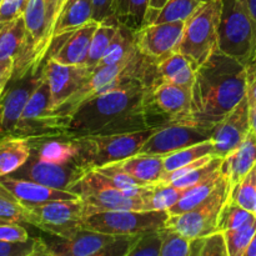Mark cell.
<instances>
[{
	"label": "cell",
	"mask_w": 256,
	"mask_h": 256,
	"mask_svg": "<svg viewBox=\"0 0 256 256\" xmlns=\"http://www.w3.org/2000/svg\"><path fill=\"white\" fill-rule=\"evenodd\" d=\"M245 96V64L218 49L198 68L192 86V112L188 118L215 126Z\"/></svg>",
	"instance_id": "cell-1"
},
{
	"label": "cell",
	"mask_w": 256,
	"mask_h": 256,
	"mask_svg": "<svg viewBox=\"0 0 256 256\" xmlns=\"http://www.w3.org/2000/svg\"><path fill=\"white\" fill-rule=\"evenodd\" d=\"M152 100V86L144 82H134L98 95L70 115L62 138L95 134L105 125L144 108Z\"/></svg>",
	"instance_id": "cell-2"
},
{
	"label": "cell",
	"mask_w": 256,
	"mask_h": 256,
	"mask_svg": "<svg viewBox=\"0 0 256 256\" xmlns=\"http://www.w3.org/2000/svg\"><path fill=\"white\" fill-rule=\"evenodd\" d=\"M159 128L116 134H88L68 139H72L76 144V162L88 169H95L138 154Z\"/></svg>",
	"instance_id": "cell-3"
},
{
	"label": "cell",
	"mask_w": 256,
	"mask_h": 256,
	"mask_svg": "<svg viewBox=\"0 0 256 256\" xmlns=\"http://www.w3.org/2000/svg\"><path fill=\"white\" fill-rule=\"evenodd\" d=\"M222 0L200 2L195 12L185 20L182 39L176 50L186 55L198 66L204 64L219 49V26Z\"/></svg>",
	"instance_id": "cell-4"
},
{
	"label": "cell",
	"mask_w": 256,
	"mask_h": 256,
	"mask_svg": "<svg viewBox=\"0 0 256 256\" xmlns=\"http://www.w3.org/2000/svg\"><path fill=\"white\" fill-rule=\"evenodd\" d=\"M219 50L246 62L256 50V22L246 0H222Z\"/></svg>",
	"instance_id": "cell-5"
},
{
	"label": "cell",
	"mask_w": 256,
	"mask_h": 256,
	"mask_svg": "<svg viewBox=\"0 0 256 256\" xmlns=\"http://www.w3.org/2000/svg\"><path fill=\"white\" fill-rule=\"evenodd\" d=\"M166 210H106L89 215L84 229L112 235H139L165 226Z\"/></svg>",
	"instance_id": "cell-6"
},
{
	"label": "cell",
	"mask_w": 256,
	"mask_h": 256,
	"mask_svg": "<svg viewBox=\"0 0 256 256\" xmlns=\"http://www.w3.org/2000/svg\"><path fill=\"white\" fill-rule=\"evenodd\" d=\"M32 214V225L60 239H70L84 229L89 215L88 205L80 198L72 200H52L28 206Z\"/></svg>",
	"instance_id": "cell-7"
},
{
	"label": "cell",
	"mask_w": 256,
	"mask_h": 256,
	"mask_svg": "<svg viewBox=\"0 0 256 256\" xmlns=\"http://www.w3.org/2000/svg\"><path fill=\"white\" fill-rule=\"evenodd\" d=\"M70 192L84 200L89 215L106 210H148L144 199L129 196L122 189L110 184L95 169H90L78 180L70 188Z\"/></svg>",
	"instance_id": "cell-8"
},
{
	"label": "cell",
	"mask_w": 256,
	"mask_h": 256,
	"mask_svg": "<svg viewBox=\"0 0 256 256\" xmlns=\"http://www.w3.org/2000/svg\"><path fill=\"white\" fill-rule=\"evenodd\" d=\"M138 235H112L82 229L70 239L50 242L54 256H128Z\"/></svg>",
	"instance_id": "cell-9"
},
{
	"label": "cell",
	"mask_w": 256,
	"mask_h": 256,
	"mask_svg": "<svg viewBox=\"0 0 256 256\" xmlns=\"http://www.w3.org/2000/svg\"><path fill=\"white\" fill-rule=\"evenodd\" d=\"M214 128L212 125L195 122L190 118L174 120L160 126L145 142L138 154L166 155L182 148L192 146L198 142L209 140Z\"/></svg>",
	"instance_id": "cell-10"
},
{
	"label": "cell",
	"mask_w": 256,
	"mask_h": 256,
	"mask_svg": "<svg viewBox=\"0 0 256 256\" xmlns=\"http://www.w3.org/2000/svg\"><path fill=\"white\" fill-rule=\"evenodd\" d=\"M229 196L230 188L228 179H225L224 182L210 196V199L199 208L182 214H169L165 226L175 230L189 240L219 232L218 229L219 214Z\"/></svg>",
	"instance_id": "cell-11"
},
{
	"label": "cell",
	"mask_w": 256,
	"mask_h": 256,
	"mask_svg": "<svg viewBox=\"0 0 256 256\" xmlns=\"http://www.w3.org/2000/svg\"><path fill=\"white\" fill-rule=\"evenodd\" d=\"M89 170L79 164L76 160H72L66 164H54V162L40 160L39 158L32 154L30 159L20 169L10 175L32 180L54 189L70 192V188L78 180L82 179Z\"/></svg>",
	"instance_id": "cell-12"
},
{
	"label": "cell",
	"mask_w": 256,
	"mask_h": 256,
	"mask_svg": "<svg viewBox=\"0 0 256 256\" xmlns=\"http://www.w3.org/2000/svg\"><path fill=\"white\" fill-rule=\"evenodd\" d=\"M42 79V72H29L12 80L0 96V136L14 135L30 95Z\"/></svg>",
	"instance_id": "cell-13"
},
{
	"label": "cell",
	"mask_w": 256,
	"mask_h": 256,
	"mask_svg": "<svg viewBox=\"0 0 256 256\" xmlns=\"http://www.w3.org/2000/svg\"><path fill=\"white\" fill-rule=\"evenodd\" d=\"M52 94V112L74 95L92 76V72L85 65H69L49 58L42 69Z\"/></svg>",
	"instance_id": "cell-14"
},
{
	"label": "cell",
	"mask_w": 256,
	"mask_h": 256,
	"mask_svg": "<svg viewBox=\"0 0 256 256\" xmlns=\"http://www.w3.org/2000/svg\"><path fill=\"white\" fill-rule=\"evenodd\" d=\"M252 130L249 118V102L245 96L229 114L215 124L212 140L215 156L225 158L234 152Z\"/></svg>",
	"instance_id": "cell-15"
},
{
	"label": "cell",
	"mask_w": 256,
	"mask_h": 256,
	"mask_svg": "<svg viewBox=\"0 0 256 256\" xmlns=\"http://www.w3.org/2000/svg\"><path fill=\"white\" fill-rule=\"evenodd\" d=\"M185 22H152L134 32V42L142 55L158 60L176 50Z\"/></svg>",
	"instance_id": "cell-16"
},
{
	"label": "cell",
	"mask_w": 256,
	"mask_h": 256,
	"mask_svg": "<svg viewBox=\"0 0 256 256\" xmlns=\"http://www.w3.org/2000/svg\"><path fill=\"white\" fill-rule=\"evenodd\" d=\"M22 16L32 58V68L34 72H39V66L49 52L52 42L48 25L45 0H29Z\"/></svg>",
	"instance_id": "cell-17"
},
{
	"label": "cell",
	"mask_w": 256,
	"mask_h": 256,
	"mask_svg": "<svg viewBox=\"0 0 256 256\" xmlns=\"http://www.w3.org/2000/svg\"><path fill=\"white\" fill-rule=\"evenodd\" d=\"M0 186L8 190L25 206L42 204V202H52V200H72L79 198L76 194L68 190L54 189V188L32 182V180L12 176V175L0 176Z\"/></svg>",
	"instance_id": "cell-18"
},
{
	"label": "cell",
	"mask_w": 256,
	"mask_h": 256,
	"mask_svg": "<svg viewBox=\"0 0 256 256\" xmlns=\"http://www.w3.org/2000/svg\"><path fill=\"white\" fill-rule=\"evenodd\" d=\"M156 62V82H172L186 89H192L196 79L198 65L182 52L174 50ZM152 84V85H154Z\"/></svg>",
	"instance_id": "cell-19"
},
{
	"label": "cell",
	"mask_w": 256,
	"mask_h": 256,
	"mask_svg": "<svg viewBox=\"0 0 256 256\" xmlns=\"http://www.w3.org/2000/svg\"><path fill=\"white\" fill-rule=\"evenodd\" d=\"M256 165V134L250 130L244 142L222 159V172L228 179L230 192Z\"/></svg>",
	"instance_id": "cell-20"
},
{
	"label": "cell",
	"mask_w": 256,
	"mask_h": 256,
	"mask_svg": "<svg viewBox=\"0 0 256 256\" xmlns=\"http://www.w3.org/2000/svg\"><path fill=\"white\" fill-rule=\"evenodd\" d=\"M155 105L174 120L185 119L190 115L192 90L172 82H156L152 86Z\"/></svg>",
	"instance_id": "cell-21"
},
{
	"label": "cell",
	"mask_w": 256,
	"mask_h": 256,
	"mask_svg": "<svg viewBox=\"0 0 256 256\" xmlns=\"http://www.w3.org/2000/svg\"><path fill=\"white\" fill-rule=\"evenodd\" d=\"M99 24L100 22H95V20H90L86 24L75 29L74 32L65 34L66 38L60 44L59 49L55 50L49 58H52L62 64L84 65L92 35Z\"/></svg>",
	"instance_id": "cell-22"
},
{
	"label": "cell",
	"mask_w": 256,
	"mask_h": 256,
	"mask_svg": "<svg viewBox=\"0 0 256 256\" xmlns=\"http://www.w3.org/2000/svg\"><path fill=\"white\" fill-rule=\"evenodd\" d=\"M30 156L32 145L28 138L20 135L0 136V176L15 172Z\"/></svg>",
	"instance_id": "cell-23"
},
{
	"label": "cell",
	"mask_w": 256,
	"mask_h": 256,
	"mask_svg": "<svg viewBox=\"0 0 256 256\" xmlns=\"http://www.w3.org/2000/svg\"><path fill=\"white\" fill-rule=\"evenodd\" d=\"M118 162L122 169L145 184L162 182L165 174L164 155L135 154Z\"/></svg>",
	"instance_id": "cell-24"
},
{
	"label": "cell",
	"mask_w": 256,
	"mask_h": 256,
	"mask_svg": "<svg viewBox=\"0 0 256 256\" xmlns=\"http://www.w3.org/2000/svg\"><path fill=\"white\" fill-rule=\"evenodd\" d=\"M32 145V154L44 162L54 164H66L76 160L78 146L72 139L69 140H46L39 142L34 138H28Z\"/></svg>",
	"instance_id": "cell-25"
},
{
	"label": "cell",
	"mask_w": 256,
	"mask_h": 256,
	"mask_svg": "<svg viewBox=\"0 0 256 256\" xmlns=\"http://www.w3.org/2000/svg\"><path fill=\"white\" fill-rule=\"evenodd\" d=\"M92 20V0H76L62 10L52 28V42Z\"/></svg>",
	"instance_id": "cell-26"
},
{
	"label": "cell",
	"mask_w": 256,
	"mask_h": 256,
	"mask_svg": "<svg viewBox=\"0 0 256 256\" xmlns=\"http://www.w3.org/2000/svg\"><path fill=\"white\" fill-rule=\"evenodd\" d=\"M226 178L222 175V172H218L216 175L212 176L210 179H208L206 182H202V184L196 185V186H192L186 189V192H184L182 199L174 205V206L170 208L168 210L170 215L175 214H182V212H189V210L196 209L200 205H202L204 202H206L210 199L212 194L215 192V190L220 186V185L224 182V180Z\"/></svg>",
	"instance_id": "cell-27"
},
{
	"label": "cell",
	"mask_w": 256,
	"mask_h": 256,
	"mask_svg": "<svg viewBox=\"0 0 256 256\" xmlns=\"http://www.w3.org/2000/svg\"><path fill=\"white\" fill-rule=\"evenodd\" d=\"M136 52L138 49L134 42V32L128 29L124 25L119 24V28H118V32L115 34L114 39L112 40L110 45L108 46L106 52L102 55V60H100L99 64L96 65L95 69L122 62V60L132 56Z\"/></svg>",
	"instance_id": "cell-28"
},
{
	"label": "cell",
	"mask_w": 256,
	"mask_h": 256,
	"mask_svg": "<svg viewBox=\"0 0 256 256\" xmlns=\"http://www.w3.org/2000/svg\"><path fill=\"white\" fill-rule=\"evenodd\" d=\"M149 2L150 0H115L112 16L119 24L135 32L145 25Z\"/></svg>",
	"instance_id": "cell-29"
},
{
	"label": "cell",
	"mask_w": 256,
	"mask_h": 256,
	"mask_svg": "<svg viewBox=\"0 0 256 256\" xmlns=\"http://www.w3.org/2000/svg\"><path fill=\"white\" fill-rule=\"evenodd\" d=\"M118 28H119V22L112 16L106 19L105 22H100L99 26L95 30L92 42H90L88 56L84 62L85 66L89 68L92 72H94L96 65L102 60V55L106 52L108 46L110 45L112 40L114 39L115 34L118 32Z\"/></svg>",
	"instance_id": "cell-30"
},
{
	"label": "cell",
	"mask_w": 256,
	"mask_h": 256,
	"mask_svg": "<svg viewBox=\"0 0 256 256\" xmlns=\"http://www.w3.org/2000/svg\"><path fill=\"white\" fill-rule=\"evenodd\" d=\"M208 155H214L215 156L214 142H212V138L209 140L192 145V146L182 148V149L176 150V152H169V154L164 155L165 174L174 172V170L190 164V162H196V160L208 156Z\"/></svg>",
	"instance_id": "cell-31"
},
{
	"label": "cell",
	"mask_w": 256,
	"mask_h": 256,
	"mask_svg": "<svg viewBox=\"0 0 256 256\" xmlns=\"http://www.w3.org/2000/svg\"><path fill=\"white\" fill-rule=\"evenodd\" d=\"M186 189L172 186L162 182L152 184L149 195L145 198L148 210H169L182 198Z\"/></svg>",
	"instance_id": "cell-32"
},
{
	"label": "cell",
	"mask_w": 256,
	"mask_h": 256,
	"mask_svg": "<svg viewBox=\"0 0 256 256\" xmlns=\"http://www.w3.org/2000/svg\"><path fill=\"white\" fill-rule=\"evenodd\" d=\"M0 222H26L32 225V214L28 206L0 186Z\"/></svg>",
	"instance_id": "cell-33"
},
{
	"label": "cell",
	"mask_w": 256,
	"mask_h": 256,
	"mask_svg": "<svg viewBox=\"0 0 256 256\" xmlns=\"http://www.w3.org/2000/svg\"><path fill=\"white\" fill-rule=\"evenodd\" d=\"M50 255L48 242L40 238H29L25 242L0 240V256H42Z\"/></svg>",
	"instance_id": "cell-34"
},
{
	"label": "cell",
	"mask_w": 256,
	"mask_h": 256,
	"mask_svg": "<svg viewBox=\"0 0 256 256\" xmlns=\"http://www.w3.org/2000/svg\"><path fill=\"white\" fill-rule=\"evenodd\" d=\"M256 232V216L250 220L239 229L225 230V240H226L229 256H244L248 246L252 242Z\"/></svg>",
	"instance_id": "cell-35"
},
{
	"label": "cell",
	"mask_w": 256,
	"mask_h": 256,
	"mask_svg": "<svg viewBox=\"0 0 256 256\" xmlns=\"http://www.w3.org/2000/svg\"><path fill=\"white\" fill-rule=\"evenodd\" d=\"M200 0H168L152 22H185L200 5ZM152 24V22H150Z\"/></svg>",
	"instance_id": "cell-36"
},
{
	"label": "cell",
	"mask_w": 256,
	"mask_h": 256,
	"mask_svg": "<svg viewBox=\"0 0 256 256\" xmlns=\"http://www.w3.org/2000/svg\"><path fill=\"white\" fill-rule=\"evenodd\" d=\"M255 215L249 210L239 206L232 202L230 199L226 200L224 206L222 208V212L219 214V220H218V229L220 232L225 230H234L239 229L240 226L249 222L250 220L254 219Z\"/></svg>",
	"instance_id": "cell-37"
},
{
	"label": "cell",
	"mask_w": 256,
	"mask_h": 256,
	"mask_svg": "<svg viewBox=\"0 0 256 256\" xmlns=\"http://www.w3.org/2000/svg\"><path fill=\"white\" fill-rule=\"evenodd\" d=\"M222 159H224V158H214V159H212V162H208V164L202 165V166L200 168H196V169L188 172L184 176L172 182L169 185L180 188V189H189V188L196 186V185L206 182L208 179H210L212 176L216 175L218 172H222Z\"/></svg>",
	"instance_id": "cell-38"
},
{
	"label": "cell",
	"mask_w": 256,
	"mask_h": 256,
	"mask_svg": "<svg viewBox=\"0 0 256 256\" xmlns=\"http://www.w3.org/2000/svg\"><path fill=\"white\" fill-rule=\"evenodd\" d=\"M229 199L238 204L239 206L254 212V205L256 199V172L255 166L234 189L230 192ZM254 214V212H252Z\"/></svg>",
	"instance_id": "cell-39"
},
{
	"label": "cell",
	"mask_w": 256,
	"mask_h": 256,
	"mask_svg": "<svg viewBox=\"0 0 256 256\" xmlns=\"http://www.w3.org/2000/svg\"><path fill=\"white\" fill-rule=\"evenodd\" d=\"M99 174H102L108 182H110L114 186L119 188L122 190H128L132 189L134 186H142V185H149L145 184V182H140L136 178L132 176V174L126 172L125 169H122L119 165V162H110V164L102 165V166L95 168Z\"/></svg>",
	"instance_id": "cell-40"
},
{
	"label": "cell",
	"mask_w": 256,
	"mask_h": 256,
	"mask_svg": "<svg viewBox=\"0 0 256 256\" xmlns=\"http://www.w3.org/2000/svg\"><path fill=\"white\" fill-rule=\"evenodd\" d=\"M162 236L160 256H189L190 240L170 228L159 230Z\"/></svg>",
	"instance_id": "cell-41"
},
{
	"label": "cell",
	"mask_w": 256,
	"mask_h": 256,
	"mask_svg": "<svg viewBox=\"0 0 256 256\" xmlns=\"http://www.w3.org/2000/svg\"><path fill=\"white\" fill-rule=\"evenodd\" d=\"M159 230L138 235L136 242H134L128 256H160L162 236Z\"/></svg>",
	"instance_id": "cell-42"
},
{
	"label": "cell",
	"mask_w": 256,
	"mask_h": 256,
	"mask_svg": "<svg viewBox=\"0 0 256 256\" xmlns=\"http://www.w3.org/2000/svg\"><path fill=\"white\" fill-rule=\"evenodd\" d=\"M202 256H229L224 232L219 230L204 236Z\"/></svg>",
	"instance_id": "cell-43"
},
{
	"label": "cell",
	"mask_w": 256,
	"mask_h": 256,
	"mask_svg": "<svg viewBox=\"0 0 256 256\" xmlns=\"http://www.w3.org/2000/svg\"><path fill=\"white\" fill-rule=\"evenodd\" d=\"M29 0H2L0 22H10L24 15Z\"/></svg>",
	"instance_id": "cell-44"
},
{
	"label": "cell",
	"mask_w": 256,
	"mask_h": 256,
	"mask_svg": "<svg viewBox=\"0 0 256 256\" xmlns=\"http://www.w3.org/2000/svg\"><path fill=\"white\" fill-rule=\"evenodd\" d=\"M29 239L26 229L20 222H0V240L2 242H25Z\"/></svg>",
	"instance_id": "cell-45"
},
{
	"label": "cell",
	"mask_w": 256,
	"mask_h": 256,
	"mask_svg": "<svg viewBox=\"0 0 256 256\" xmlns=\"http://www.w3.org/2000/svg\"><path fill=\"white\" fill-rule=\"evenodd\" d=\"M115 0H92V20L98 22L112 18Z\"/></svg>",
	"instance_id": "cell-46"
},
{
	"label": "cell",
	"mask_w": 256,
	"mask_h": 256,
	"mask_svg": "<svg viewBox=\"0 0 256 256\" xmlns=\"http://www.w3.org/2000/svg\"><path fill=\"white\" fill-rule=\"evenodd\" d=\"M15 70V59L10 58V59L0 60V96L2 92H5L9 82H12V75H14Z\"/></svg>",
	"instance_id": "cell-47"
},
{
	"label": "cell",
	"mask_w": 256,
	"mask_h": 256,
	"mask_svg": "<svg viewBox=\"0 0 256 256\" xmlns=\"http://www.w3.org/2000/svg\"><path fill=\"white\" fill-rule=\"evenodd\" d=\"M58 5H59V0H45L50 36H52V28H54V24L55 22H56V18H58Z\"/></svg>",
	"instance_id": "cell-48"
},
{
	"label": "cell",
	"mask_w": 256,
	"mask_h": 256,
	"mask_svg": "<svg viewBox=\"0 0 256 256\" xmlns=\"http://www.w3.org/2000/svg\"><path fill=\"white\" fill-rule=\"evenodd\" d=\"M166 2L168 0H150L149 12H148L146 20H145V25H148V24H150V22H154L155 18H156V15H158V12H159V10L162 9L165 4H166Z\"/></svg>",
	"instance_id": "cell-49"
},
{
	"label": "cell",
	"mask_w": 256,
	"mask_h": 256,
	"mask_svg": "<svg viewBox=\"0 0 256 256\" xmlns=\"http://www.w3.org/2000/svg\"><path fill=\"white\" fill-rule=\"evenodd\" d=\"M249 118H250V125H252V129L254 130V132L256 134V104L255 102H249Z\"/></svg>",
	"instance_id": "cell-50"
},
{
	"label": "cell",
	"mask_w": 256,
	"mask_h": 256,
	"mask_svg": "<svg viewBox=\"0 0 256 256\" xmlns=\"http://www.w3.org/2000/svg\"><path fill=\"white\" fill-rule=\"evenodd\" d=\"M244 256H256V232H255L254 238H252V242H250L246 252H245Z\"/></svg>",
	"instance_id": "cell-51"
},
{
	"label": "cell",
	"mask_w": 256,
	"mask_h": 256,
	"mask_svg": "<svg viewBox=\"0 0 256 256\" xmlns=\"http://www.w3.org/2000/svg\"><path fill=\"white\" fill-rule=\"evenodd\" d=\"M246 5L249 8V12L252 14V19L255 20L256 22V0H246Z\"/></svg>",
	"instance_id": "cell-52"
},
{
	"label": "cell",
	"mask_w": 256,
	"mask_h": 256,
	"mask_svg": "<svg viewBox=\"0 0 256 256\" xmlns=\"http://www.w3.org/2000/svg\"><path fill=\"white\" fill-rule=\"evenodd\" d=\"M66 2L68 0H59V5H58V16H59L60 14H62V12L64 10L65 5H66ZM58 19V18H56Z\"/></svg>",
	"instance_id": "cell-53"
},
{
	"label": "cell",
	"mask_w": 256,
	"mask_h": 256,
	"mask_svg": "<svg viewBox=\"0 0 256 256\" xmlns=\"http://www.w3.org/2000/svg\"><path fill=\"white\" fill-rule=\"evenodd\" d=\"M5 24H6V22H0V32H2V29L4 28Z\"/></svg>",
	"instance_id": "cell-54"
},
{
	"label": "cell",
	"mask_w": 256,
	"mask_h": 256,
	"mask_svg": "<svg viewBox=\"0 0 256 256\" xmlns=\"http://www.w3.org/2000/svg\"><path fill=\"white\" fill-rule=\"evenodd\" d=\"M200 2H206V0H200Z\"/></svg>",
	"instance_id": "cell-55"
},
{
	"label": "cell",
	"mask_w": 256,
	"mask_h": 256,
	"mask_svg": "<svg viewBox=\"0 0 256 256\" xmlns=\"http://www.w3.org/2000/svg\"><path fill=\"white\" fill-rule=\"evenodd\" d=\"M255 172H256V165H255Z\"/></svg>",
	"instance_id": "cell-56"
},
{
	"label": "cell",
	"mask_w": 256,
	"mask_h": 256,
	"mask_svg": "<svg viewBox=\"0 0 256 256\" xmlns=\"http://www.w3.org/2000/svg\"><path fill=\"white\" fill-rule=\"evenodd\" d=\"M0 4H2V0H0Z\"/></svg>",
	"instance_id": "cell-57"
}]
</instances>
